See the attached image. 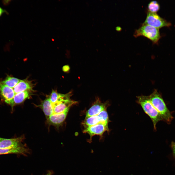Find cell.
<instances>
[{
    "label": "cell",
    "instance_id": "7c38bea8",
    "mask_svg": "<svg viewBox=\"0 0 175 175\" xmlns=\"http://www.w3.org/2000/svg\"><path fill=\"white\" fill-rule=\"evenodd\" d=\"M37 106L42 110L47 119L53 114V106L49 97L45 99Z\"/></svg>",
    "mask_w": 175,
    "mask_h": 175
},
{
    "label": "cell",
    "instance_id": "6da1fadb",
    "mask_svg": "<svg viewBox=\"0 0 175 175\" xmlns=\"http://www.w3.org/2000/svg\"><path fill=\"white\" fill-rule=\"evenodd\" d=\"M149 96L151 103L159 113L163 120L168 124L170 123L173 117L160 94L155 90Z\"/></svg>",
    "mask_w": 175,
    "mask_h": 175
},
{
    "label": "cell",
    "instance_id": "44dd1931",
    "mask_svg": "<svg viewBox=\"0 0 175 175\" xmlns=\"http://www.w3.org/2000/svg\"><path fill=\"white\" fill-rule=\"evenodd\" d=\"M6 10L0 7V17L5 13H6Z\"/></svg>",
    "mask_w": 175,
    "mask_h": 175
},
{
    "label": "cell",
    "instance_id": "4fadbf2b",
    "mask_svg": "<svg viewBox=\"0 0 175 175\" xmlns=\"http://www.w3.org/2000/svg\"><path fill=\"white\" fill-rule=\"evenodd\" d=\"M15 94L13 88L0 83V95L5 101L12 99Z\"/></svg>",
    "mask_w": 175,
    "mask_h": 175
},
{
    "label": "cell",
    "instance_id": "7402d4cb",
    "mask_svg": "<svg viewBox=\"0 0 175 175\" xmlns=\"http://www.w3.org/2000/svg\"><path fill=\"white\" fill-rule=\"evenodd\" d=\"M10 2V0H7V2H5L4 1V2H3V4H4V5H6L7 4H9Z\"/></svg>",
    "mask_w": 175,
    "mask_h": 175
},
{
    "label": "cell",
    "instance_id": "ba28073f",
    "mask_svg": "<svg viewBox=\"0 0 175 175\" xmlns=\"http://www.w3.org/2000/svg\"><path fill=\"white\" fill-rule=\"evenodd\" d=\"M24 138V136L15 138L6 139L2 138L0 141V148H17L24 146L22 143Z\"/></svg>",
    "mask_w": 175,
    "mask_h": 175
},
{
    "label": "cell",
    "instance_id": "8992f818",
    "mask_svg": "<svg viewBox=\"0 0 175 175\" xmlns=\"http://www.w3.org/2000/svg\"><path fill=\"white\" fill-rule=\"evenodd\" d=\"M70 96H67L58 100L52 104L53 108V114H57L64 112L72 105L75 104L77 102L72 100L70 98Z\"/></svg>",
    "mask_w": 175,
    "mask_h": 175
},
{
    "label": "cell",
    "instance_id": "3957f363",
    "mask_svg": "<svg viewBox=\"0 0 175 175\" xmlns=\"http://www.w3.org/2000/svg\"><path fill=\"white\" fill-rule=\"evenodd\" d=\"M134 35L135 37L143 36L155 44L158 43L161 37L159 29L143 24L140 27L136 30Z\"/></svg>",
    "mask_w": 175,
    "mask_h": 175
},
{
    "label": "cell",
    "instance_id": "9a60e30c",
    "mask_svg": "<svg viewBox=\"0 0 175 175\" xmlns=\"http://www.w3.org/2000/svg\"><path fill=\"white\" fill-rule=\"evenodd\" d=\"M28 149L24 146L17 148H0V155L9 154H25L28 153Z\"/></svg>",
    "mask_w": 175,
    "mask_h": 175
},
{
    "label": "cell",
    "instance_id": "603a6c76",
    "mask_svg": "<svg viewBox=\"0 0 175 175\" xmlns=\"http://www.w3.org/2000/svg\"><path fill=\"white\" fill-rule=\"evenodd\" d=\"M52 173L51 171H48V172L45 175H52Z\"/></svg>",
    "mask_w": 175,
    "mask_h": 175
},
{
    "label": "cell",
    "instance_id": "8fae6325",
    "mask_svg": "<svg viewBox=\"0 0 175 175\" xmlns=\"http://www.w3.org/2000/svg\"><path fill=\"white\" fill-rule=\"evenodd\" d=\"M30 95L29 92L27 90L16 94L12 99L5 101L13 107L16 105L23 103Z\"/></svg>",
    "mask_w": 175,
    "mask_h": 175
},
{
    "label": "cell",
    "instance_id": "e0dca14e",
    "mask_svg": "<svg viewBox=\"0 0 175 175\" xmlns=\"http://www.w3.org/2000/svg\"><path fill=\"white\" fill-rule=\"evenodd\" d=\"M160 9V5L158 2L156 1L150 2L148 5L149 11L153 13H156Z\"/></svg>",
    "mask_w": 175,
    "mask_h": 175
},
{
    "label": "cell",
    "instance_id": "9c48e42d",
    "mask_svg": "<svg viewBox=\"0 0 175 175\" xmlns=\"http://www.w3.org/2000/svg\"><path fill=\"white\" fill-rule=\"evenodd\" d=\"M69 108H67L61 113L51 115L47 119V122L58 129L65 120Z\"/></svg>",
    "mask_w": 175,
    "mask_h": 175
},
{
    "label": "cell",
    "instance_id": "cb8c5ba5",
    "mask_svg": "<svg viewBox=\"0 0 175 175\" xmlns=\"http://www.w3.org/2000/svg\"><path fill=\"white\" fill-rule=\"evenodd\" d=\"M2 138H0V141L2 139Z\"/></svg>",
    "mask_w": 175,
    "mask_h": 175
},
{
    "label": "cell",
    "instance_id": "30bf717a",
    "mask_svg": "<svg viewBox=\"0 0 175 175\" xmlns=\"http://www.w3.org/2000/svg\"><path fill=\"white\" fill-rule=\"evenodd\" d=\"M108 125L102 123H99L96 125L85 128L83 131L84 133L88 134L91 139L92 137L95 135L102 136L105 131H109Z\"/></svg>",
    "mask_w": 175,
    "mask_h": 175
},
{
    "label": "cell",
    "instance_id": "ac0fdd59",
    "mask_svg": "<svg viewBox=\"0 0 175 175\" xmlns=\"http://www.w3.org/2000/svg\"><path fill=\"white\" fill-rule=\"evenodd\" d=\"M59 93L55 90H52L49 97L50 100L52 104L56 102L58 98Z\"/></svg>",
    "mask_w": 175,
    "mask_h": 175
},
{
    "label": "cell",
    "instance_id": "5b68a950",
    "mask_svg": "<svg viewBox=\"0 0 175 175\" xmlns=\"http://www.w3.org/2000/svg\"><path fill=\"white\" fill-rule=\"evenodd\" d=\"M109 122L108 114L105 110L97 115L86 117L82 124L85 128L99 123L108 125Z\"/></svg>",
    "mask_w": 175,
    "mask_h": 175
},
{
    "label": "cell",
    "instance_id": "5bb4252c",
    "mask_svg": "<svg viewBox=\"0 0 175 175\" xmlns=\"http://www.w3.org/2000/svg\"><path fill=\"white\" fill-rule=\"evenodd\" d=\"M33 88L31 82L27 80H21L13 88L15 94L18 93L31 90Z\"/></svg>",
    "mask_w": 175,
    "mask_h": 175
},
{
    "label": "cell",
    "instance_id": "2e32d148",
    "mask_svg": "<svg viewBox=\"0 0 175 175\" xmlns=\"http://www.w3.org/2000/svg\"><path fill=\"white\" fill-rule=\"evenodd\" d=\"M20 80L16 78L8 76L4 80L0 81V83L13 88Z\"/></svg>",
    "mask_w": 175,
    "mask_h": 175
},
{
    "label": "cell",
    "instance_id": "7a4b0ae2",
    "mask_svg": "<svg viewBox=\"0 0 175 175\" xmlns=\"http://www.w3.org/2000/svg\"><path fill=\"white\" fill-rule=\"evenodd\" d=\"M137 103L150 118L153 123L154 129L156 130L157 122L163 120L161 116L151 103L149 96L142 95L137 96Z\"/></svg>",
    "mask_w": 175,
    "mask_h": 175
},
{
    "label": "cell",
    "instance_id": "52a82bcc",
    "mask_svg": "<svg viewBox=\"0 0 175 175\" xmlns=\"http://www.w3.org/2000/svg\"><path fill=\"white\" fill-rule=\"evenodd\" d=\"M109 105L108 101L102 103L99 98L97 97L93 105L87 112L86 117L98 114L103 111L106 110Z\"/></svg>",
    "mask_w": 175,
    "mask_h": 175
},
{
    "label": "cell",
    "instance_id": "ffe728a7",
    "mask_svg": "<svg viewBox=\"0 0 175 175\" xmlns=\"http://www.w3.org/2000/svg\"><path fill=\"white\" fill-rule=\"evenodd\" d=\"M70 68L68 65H66L64 66L62 68L63 71L65 72L68 71L70 70Z\"/></svg>",
    "mask_w": 175,
    "mask_h": 175
},
{
    "label": "cell",
    "instance_id": "277c9868",
    "mask_svg": "<svg viewBox=\"0 0 175 175\" xmlns=\"http://www.w3.org/2000/svg\"><path fill=\"white\" fill-rule=\"evenodd\" d=\"M143 24L147 25L159 29L171 25L169 22L160 17L156 13L148 11L146 19Z\"/></svg>",
    "mask_w": 175,
    "mask_h": 175
},
{
    "label": "cell",
    "instance_id": "d6986e66",
    "mask_svg": "<svg viewBox=\"0 0 175 175\" xmlns=\"http://www.w3.org/2000/svg\"><path fill=\"white\" fill-rule=\"evenodd\" d=\"M171 147L172 150L173 156L175 158V142L172 141L171 142Z\"/></svg>",
    "mask_w": 175,
    "mask_h": 175
}]
</instances>
